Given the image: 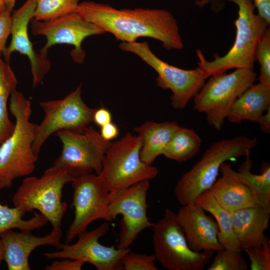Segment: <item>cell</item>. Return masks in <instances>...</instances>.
Masks as SVG:
<instances>
[{
  "instance_id": "cell-1",
  "label": "cell",
  "mask_w": 270,
  "mask_h": 270,
  "mask_svg": "<svg viewBox=\"0 0 270 270\" xmlns=\"http://www.w3.org/2000/svg\"><path fill=\"white\" fill-rule=\"evenodd\" d=\"M76 12L122 42H132L146 37L160 41L168 50L184 47L178 22L166 10L117 9L108 4L84 1L79 4Z\"/></svg>"
},
{
  "instance_id": "cell-2",
  "label": "cell",
  "mask_w": 270,
  "mask_h": 270,
  "mask_svg": "<svg viewBox=\"0 0 270 270\" xmlns=\"http://www.w3.org/2000/svg\"><path fill=\"white\" fill-rule=\"evenodd\" d=\"M9 109L16 122L12 133L0 144V190L10 188L15 179L32 174L38 157L32 148L38 124L30 120V101L16 90L10 96Z\"/></svg>"
},
{
  "instance_id": "cell-3",
  "label": "cell",
  "mask_w": 270,
  "mask_h": 270,
  "mask_svg": "<svg viewBox=\"0 0 270 270\" xmlns=\"http://www.w3.org/2000/svg\"><path fill=\"white\" fill-rule=\"evenodd\" d=\"M237 5L238 18L234 42L224 56H216L212 60H206L200 50H197L198 66L208 78L212 76L236 68L254 70L255 54L258 43L269 25L256 14L252 0H226Z\"/></svg>"
},
{
  "instance_id": "cell-4",
  "label": "cell",
  "mask_w": 270,
  "mask_h": 270,
  "mask_svg": "<svg viewBox=\"0 0 270 270\" xmlns=\"http://www.w3.org/2000/svg\"><path fill=\"white\" fill-rule=\"evenodd\" d=\"M257 144L256 138L242 135L214 143L177 182L174 192L178 202L182 206L194 203L196 198L210 190L216 181L223 163L250 154Z\"/></svg>"
},
{
  "instance_id": "cell-5",
  "label": "cell",
  "mask_w": 270,
  "mask_h": 270,
  "mask_svg": "<svg viewBox=\"0 0 270 270\" xmlns=\"http://www.w3.org/2000/svg\"><path fill=\"white\" fill-rule=\"evenodd\" d=\"M74 178L68 170L54 166L40 177L27 176L13 196L14 206L26 214L38 210L52 228L61 227L68 208L62 200L63 188Z\"/></svg>"
},
{
  "instance_id": "cell-6",
  "label": "cell",
  "mask_w": 270,
  "mask_h": 270,
  "mask_svg": "<svg viewBox=\"0 0 270 270\" xmlns=\"http://www.w3.org/2000/svg\"><path fill=\"white\" fill-rule=\"evenodd\" d=\"M194 96V108L206 114L208 124L219 130L236 100L257 80L254 70L238 68L210 76Z\"/></svg>"
},
{
  "instance_id": "cell-7",
  "label": "cell",
  "mask_w": 270,
  "mask_h": 270,
  "mask_svg": "<svg viewBox=\"0 0 270 270\" xmlns=\"http://www.w3.org/2000/svg\"><path fill=\"white\" fill-rule=\"evenodd\" d=\"M142 142L138 136L130 132L112 143L106 152L100 174L108 190L115 192L158 174V169L142 162L140 153Z\"/></svg>"
},
{
  "instance_id": "cell-8",
  "label": "cell",
  "mask_w": 270,
  "mask_h": 270,
  "mask_svg": "<svg viewBox=\"0 0 270 270\" xmlns=\"http://www.w3.org/2000/svg\"><path fill=\"white\" fill-rule=\"evenodd\" d=\"M152 242L156 260L168 270H201L215 252H198L189 247L176 214L169 208L154 223Z\"/></svg>"
},
{
  "instance_id": "cell-9",
  "label": "cell",
  "mask_w": 270,
  "mask_h": 270,
  "mask_svg": "<svg viewBox=\"0 0 270 270\" xmlns=\"http://www.w3.org/2000/svg\"><path fill=\"white\" fill-rule=\"evenodd\" d=\"M119 48L136 54L156 72L158 86L172 92L170 100L174 109L184 108L205 83L206 78L200 68L184 70L170 64L154 54L146 41L122 42Z\"/></svg>"
},
{
  "instance_id": "cell-10",
  "label": "cell",
  "mask_w": 270,
  "mask_h": 270,
  "mask_svg": "<svg viewBox=\"0 0 270 270\" xmlns=\"http://www.w3.org/2000/svg\"><path fill=\"white\" fill-rule=\"evenodd\" d=\"M54 134L60 140L62 149L53 166L68 170L75 178L92 171L100 174L110 141L104 140L89 125L77 130H62Z\"/></svg>"
},
{
  "instance_id": "cell-11",
  "label": "cell",
  "mask_w": 270,
  "mask_h": 270,
  "mask_svg": "<svg viewBox=\"0 0 270 270\" xmlns=\"http://www.w3.org/2000/svg\"><path fill=\"white\" fill-rule=\"evenodd\" d=\"M39 104L44 116L38 124L32 144L38 156L50 136L62 130H77L88 126L92 122L96 110L83 100L80 85L63 98L42 101Z\"/></svg>"
},
{
  "instance_id": "cell-12",
  "label": "cell",
  "mask_w": 270,
  "mask_h": 270,
  "mask_svg": "<svg viewBox=\"0 0 270 270\" xmlns=\"http://www.w3.org/2000/svg\"><path fill=\"white\" fill-rule=\"evenodd\" d=\"M149 188V180H144L126 188L110 192L106 221H112L118 215L122 216L117 248H130L141 232L152 228L154 223L147 216L146 198Z\"/></svg>"
},
{
  "instance_id": "cell-13",
  "label": "cell",
  "mask_w": 270,
  "mask_h": 270,
  "mask_svg": "<svg viewBox=\"0 0 270 270\" xmlns=\"http://www.w3.org/2000/svg\"><path fill=\"white\" fill-rule=\"evenodd\" d=\"M72 183L74 216L66 232V244H70L80 234L86 230L94 221L106 220L112 196L100 174H82L75 178Z\"/></svg>"
},
{
  "instance_id": "cell-14",
  "label": "cell",
  "mask_w": 270,
  "mask_h": 270,
  "mask_svg": "<svg viewBox=\"0 0 270 270\" xmlns=\"http://www.w3.org/2000/svg\"><path fill=\"white\" fill-rule=\"evenodd\" d=\"M30 28L33 35H42L46 42L40 53L47 56L50 48L58 44H67L74 48L70 52L74 62L83 63L86 53L82 48L87 37L106 33L100 26L85 20L76 11L48 21H38L32 18Z\"/></svg>"
},
{
  "instance_id": "cell-15",
  "label": "cell",
  "mask_w": 270,
  "mask_h": 270,
  "mask_svg": "<svg viewBox=\"0 0 270 270\" xmlns=\"http://www.w3.org/2000/svg\"><path fill=\"white\" fill-rule=\"evenodd\" d=\"M109 228L108 223H102L92 230L80 234L74 244H62L58 250L46 252L44 256L47 260L66 258L81 260L93 265L98 270L123 269L122 260L130 250V248L120 249L99 242Z\"/></svg>"
},
{
  "instance_id": "cell-16",
  "label": "cell",
  "mask_w": 270,
  "mask_h": 270,
  "mask_svg": "<svg viewBox=\"0 0 270 270\" xmlns=\"http://www.w3.org/2000/svg\"><path fill=\"white\" fill-rule=\"evenodd\" d=\"M36 2V0H26L12 14V40L2 54L4 60L8 62L15 52L27 56L30 65L33 88L38 85L50 72L52 65L48 56L35 51L28 34V26L34 18Z\"/></svg>"
},
{
  "instance_id": "cell-17",
  "label": "cell",
  "mask_w": 270,
  "mask_h": 270,
  "mask_svg": "<svg viewBox=\"0 0 270 270\" xmlns=\"http://www.w3.org/2000/svg\"><path fill=\"white\" fill-rule=\"evenodd\" d=\"M176 214L192 250L198 252H216L224 248L218 241L219 229L216 221L202 208L190 203L182 206Z\"/></svg>"
},
{
  "instance_id": "cell-18",
  "label": "cell",
  "mask_w": 270,
  "mask_h": 270,
  "mask_svg": "<svg viewBox=\"0 0 270 270\" xmlns=\"http://www.w3.org/2000/svg\"><path fill=\"white\" fill-rule=\"evenodd\" d=\"M62 232L61 227L53 228L42 236L33 235L30 231L6 230L0 235L4 248V260L8 270H30L29 256L40 246L51 245L58 249Z\"/></svg>"
},
{
  "instance_id": "cell-19",
  "label": "cell",
  "mask_w": 270,
  "mask_h": 270,
  "mask_svg": "<svg viewBox=\"0 0 270 270\" xmlns=\"http://www.w3.org/2000/svg\"><path fill=\"white\" fill-rule=\"evenodd\" d=\"M220 170L222 177L216 180L210 190L224 208L232 214L240 209L259 204L254 191L237 176L230 166L224 162Z\"/></svg>"
},
{
  "instance_id": "cell-20",
  "label": "cell",
  "mask_w": 270,
  "mask_h": 270,
  "mask_svg": "<svg viewBox=\"0 0 270 270\" xmlns=\"http://www.w3.org/2000/svg\"><path fill=\"white\" fill-rule=\"evenodd\" d=\"M234 233L240 248L262 243L269 224L270 210L260 205L240 209L231 214Z\"/></svg>"
},
{
  "instance_id": "cell-21",
  "label": "cell",
  "mask_w": 270,
  "mask_h": 270,
  "mask_svg": "<svg viewBox=\"0 0 270 270\" xmlns=\"http://www.w3.org/2000/svg\"><path fill=\"white\" fill-rule=\"evenodd\" d=\"M270 108V88L254 84L236 100L226 119L233 124L244 120L258 122Z\"/></svg>"
},
{
  "instance_id": "cell-22",
  "label": "cell",
  "mask_w": 270,
  "mask_h": 270,
  "mask_svg": "<svg viewBox=\"0 0 270 270\" xmlns=\"http://www.w3.org/2000/svg\"><path fill=\"white\" fill-rule=\"evenodd\" d=\"M180 126L175 122L147 121L134 128L142 142L141 160L151 164L163 152Z\"/></svg>"
},
{
  "instance_id": "cell-23",
  "label": "cell",
  "mask_w": 270,
  "mask_h": 270,
  "mask_svg": "<svg viewBox=\"0 0 270 270\" xmlns=\"http://www.w3.org/2000/svg\"><path fill=\"white\" fill-rule=\"evenodd\" d=\"M194 203L214 217L219 229L218 241L224 248L242 251L234 233L231 213L218 202L210 190L200 194Z\"/></svg>"
},
{
  "instance_id": "cell-24",
  "label": "cell",
  "mask_w": 270,
  "mask_h": 270,
  "mask_svg": "<svg viewBox=\"0 0 270 270\" xmlns=\"http://www.w3.org/2000/svg\"><path fill=\"white\" fill-rule=\"evenodd\" d=\"M250 156L245 157L236 174L254 191L259 204L270 210V164L268 162L263 163L260 174H253L251 172L253 163Z\"/></svg>"
},
{
  "instance_id": "cell-25",
  "label": "cell",
  "mask_w": 270,
  "mask_h": 270,
  "mask_svg": "<svg viewBox=\"0 0 270 270\" xmlns=\"http://www.w3.org/2000/svg\"><path fill=\"white\" fill-rule=\"evenodd\" d=\"M202 140L192 130L179 126L164 148L162 155L182 162L194 157L200 150Z\"/></svg>"
},
{
  "instance_id": "cell-26",
  "label": "cell",
  "mask_w": 270,
  "mask_h": 270,
  "mask_svg": "<svg viewBox=\"0 0 270 270\" xmlns=\"http://www.w3.org/2000/svg\"><path fill=\"white\" fill-rule=\"evenodd\" d=\"M18 80L10 62L0 54V144L12 133L14 124L9 118L7 110L8 100L16 90Z\"/></svg>"
},
{
  "instance_id": "cell-27",
  "label": "cell",
  "mask_w": 270,
  "mask_h": 270,
  "mask_svg": "<svg viewBox=\"0 0 270 270\" xmlns=\"http://www.w3.org/2000/svg\"><path fill=\"white\" fill-rule=\"evenodd\" d=\"M26 213L18 208H10L0 203V235L4 232L17 228L20 231H32L44 226L48 222L40 214L34 212L28 220L23 219Z\"/></svg>"
},
{
  "instance_id": "cell-28",
  "label": "cell",
  "mask_w": 270,
  "mask_h": 270,
  "mask_svg": "<svg viewBox=\"0 0 270 270\" xmlns=\"http://www.w3.org/2000/svg\"><path fill=\"white\" fill-rule=\"evenodd\" d=\"M80 0H36L33 19L48 21L76 11Z\"/></svg>"
},
{
  "instance_id": "cell-29",
  "label": "cell",
  "mask_w": 270,
  "mask_h": 270,
  "mask_svg": "<svg viewBox=\"0 0 270 270\" xmlns=\"http://www.w3.org/2000/svg\"><path fill=\"white\" fill-rule=\"evenodd\" d=\"M208 270H247L248 266L242 251L223 248L218 250Z\"/></svg>"
},
{
  "instance_id": "cell-30",
  "label": "cell",
  "mask_w": 270,
  "mask_h": 270,
  "mask_svg": "<svg viewBox=\"0 0 270 270\" xmlns=\"http://www.w3.org/2000/svg\"><path fill=\"white\" fill-rule=\"evenodd\" d=\"M260 66L259 84L270 88V30L267 28L260 38L255 54Z\"/></svg>"
},
{
  "instance_id": "cell-31",
  "label": "cell",
  "mask_w": 270,
  "mask_h": 270,
  "mask_svg": "<svg viewBox=\"0 0 270 270\" xmlns=\"http://www.w3.org/2000/svg\"><path fill=\"white\" fill-rule=\"evenodd\" d=\"M244 250L250 260L252 270H270V240L268 238L262 243Z\"/></svg>"
},
{
  "instance_id": "cell-32",
  "label": "cell",
  "mask_w": 270,
  "mask_h": 270,
  "mask_svg": "<svg viewBox=\"0 0 270 270\" xmlns=\"http://www.w3.org/2000/svg\"><path fill=\"white\" fill-rule=\"evenodd\" d=\"M156 260L154 254L146 255L130 250L122 258V264L125 270H157Z\"/></svg>"
},
{
  "instance_id": "cell-33",
  "label": "cell",
  "mask_w": 270,
  "mask_h": 270,
  "mask_svg": "<svg viewBox=\"0 0 270 270\" xmlns=\"http://www.w3.org/2000/svg\"><path fill=\"white\" fill-rule=\"evenodd\" d=\"M12 12L6 8L0 14V54L5 51L7 40L11 34Z\"/></svg>"
},
{
  "instance_id": "cell-34",
  "label": "cell",
  "mask_w": 270,
  "mask_h": 270,
  "mask_svg": "<svg viewBox=\"0 0 270 270\" xmlns=\"http://www.w3.org/2000/svg\"><path fill=\"white\" fill-rule=\"evenodd\" d=\"M54 260L46 266V270H80L85 262L82 261L70 258H60Z\"/></svg>"
},
{
  "instance_id": "cell-35",
  "label": "cell",
  "mask_w": 270,
  "mask_h": 270,
  "mask_svg": "<svg viewBox=\"0 0 270 270\" xmlns=\"http://www.w3.org/2000/svg\"><path fill=\"white\" fill-rule=\"evenodd\" d=\"M112 120V115L109 110L104 107L96 108L94 113L92 122L96 125L102 127Z\"/></svg>"
},
{
  "instance_id": "cell-36",
  "label": "cell",
  "mask_w": 270,
  "mask_h": 270,
  "mask_svg": "<svg viewBox=\"0 0 270 270\" xmlns=\"http://www.w3.org/2000/svg\"><path fill=\"white\" fill-rule=\"evenodd\" d=\"M258 14L270 26V0H252Z\"/></svg>"
},
{
  "instance_id": "cell-37",
  "label": "cell",
  "mask_w": 270,
  "mask_h": 270,
  "mask_svg": "<svg viewBox=\"0 0 270 270\" xmlns=\"http://www.w3.org/2000/svg\"><path fill=\"white\" fill-rule=\"evenodd\" d=\"M100 133L104 140L110 141L118 136L119 130L116 124L110 122L100 127Z\"/></svg>"
},
{
  "instance_id": "cell-38",
  "label": "cell",
  "mask_w": 270,
  "mask_h": 270,
  "mask_svg": "<svg viewBox=\"0 0 270 270\" xmlns=\"http://www.w3.org/2000/svg\"><path fill=\"white\" fill-rule=\"evenodd\" d=\"M260 130L264 133L270 132V108L262 115L258 121Z\"/></svg>"
},
{
  "instance_id": "cell-39",
  "label": "cell",
  "mask_w": 270,
  "mask_h": 270,
  "mask_svg": "<svg viewBox=\"0 0 270 270\" xmlns=\"http://www.w3.org/2000/svg\"><path fill=\"white\" fill-rule=\"evenodd\" d=\"M6 8L12 11L14 6L16 0H3Z\"/></svg>"
},
{
  "instance_id": "cell-40",
  "label": "cell",
  "mask_w": 270,
  "mask_h": 270,
  "mask_svg": "<svg viewBox=\"0 0 270 270\" xmlns=\"http://www.w3.org/2000/svg\"><path fill=\"white\" fill-rule=\"evenodd\" d=\"M4 260V248L2 242L0 238V264Z\"/></svg>"
},
{
  "instance_id": "cell-41",
  "label": "cell",
  "mask_w": 270,
  "mask_h": 270,
  "mask_svg": "<svg viewBox=\"0 0 270 270\" xmlns=\"http://www.w3.org/2000/svg\"><path fill=\"white\" fill-rule=\"evenodd\" d=\"M208 0H197L196 2V4L199 6H202L206 4L208 2Z\"/></svg>"
},
{
  "instance_id": "cell-42",
  "label": "cell",
  "mask_w": 270,
  "mask_h": 270,
  "mask_svg": "<svg viewBox=\"0 0 270 270\" xmlns=\"http://www.w3.org/2000/svg\"><path fill=\"white\" fill-rule=\"evenodd\" d=\"M6 9V6L3 0H0V14Z\"/></svg>"
}]
</instances>
